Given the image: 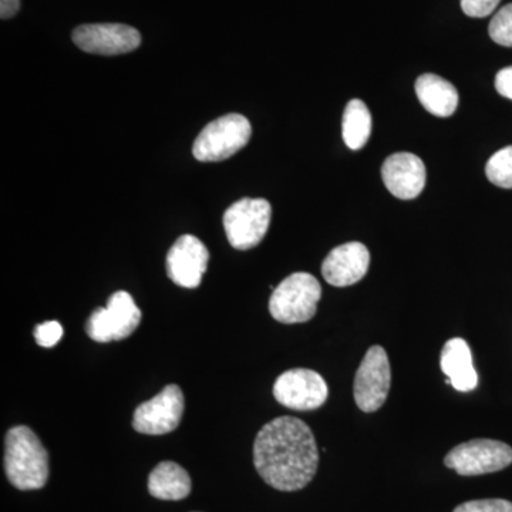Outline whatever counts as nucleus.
Instances as JSON below:
<instances>
[{
    "instance_id": "f257e3e1",
    "label": "nucleus",
    "mask_w": 512,
    "mask_h": 512,
    "mask_svg": "<svg viewBox=\"0 0 512 512\" xmlns=\"http://www.w3.org/2000/svg\"><path fill=\"white\" fill-rule=\"evenodd\" d=\"M254 464L262 480L275 490H302L319 467L318 444L311 427L296 417L269 421L256 436Z\"/></svg>"
},
{
    "instance_id": "f03ea898",
    "label": "nucleus",
    "mask_w": 512,
    "mask_h": 512,
    "mask_svg": "<svg viewBox=\"0 0 512 512\" xmlns=\"http://www.w3.org/2000/svg\"><path fill=\"white\" fill-rule=\"evenodd\" d=\"M5 473L22 491L40 490L49 480V454L29 427H13L6 434Z\"/></svg>"
},
{
    "instance_id": "7ed1b4c3",
    "label": "nucleus",
    "mask_w": 512,
    "mask_h": 512,
    "mask_svg": "<svg viewBox=\"0 0 512 512\" xmlns=\"http://www.w3.org/2000/svg\"><path fill=\"white\" fill-rule=\"evenodd\" d=\"M322 286L308 272H296L284 279L272 292L269 312L285 325L309 322L318 311Z\"/></svg>"
},
{
    "instance_id": "20e7f679",
    "label": "nucleus",
    "mask_w": 512,
    "mask_h": 512,
    "mask_svg": "<svg viewBox=\"0 0 512 512\" xmlns=\"http://www.w3.org/2000/svg\"><path fill=\"white\" fill-rule=\"evenodd\" d=\"M252 136L251 123L242 114L231 113L211 121L195 138L192 154L201 163H218L242 150Z\"/></svg>"
},
{
    "instance_id": "39448f33",
    "label": "nucleus",
    "mask_w": 512,
    "mask_h": 512,
    "mask_svg": "<svg viewBox=\"0 0 512 512\" xmlns=\"http://www.w3.org/2000/svg\"><path fill=\"white\" fill-rule=\"evenodd\" d=\"M271 204L264 198H242L225 211L224 228L232 248L248 251L261 244L271 225Z\"/></svg>"
},
{
    "instance_id": "423d86ee",
    "label": "nucleus",
    "mask_w": 512,
    "mask_h": 512,
    "mask_svg": "<svg viewBox=\"0 0 512 512\" xmlns=\"http://www.w3.org/2000/svg\"><path fill=\"white\" fill-rule=\"evenodd\" d=\"M444 464L463 477L497 473L512 464V448L503 441L477 439L458 444Z\"/></svg>"
},
{
    "instance_id": "0eeeda50",
    "label": "nucleus",
    "mask_w": 512,
    "mask_h": 512,
    "mask_svg": "<svg viewBox=\"0 0 512 512\" xmlns=\"http://www.w3.org/2000/svg\"><path fill=\"white\" fill-rule=\"evenodd\" d=\"M143 313L126 291L113 293L106 308H97L87 320L86 332L90 339L100 343L126 339L140 325Z\"/></svg>"
},
{
    "instance_id": "6e6552de",
    "label": "nucleus",
    "mask_w": 512,
    "mask_h": 512,
    "mask_svg": "<svg viewBox=\"0 0 512 512\" xmlns=\"http://www.w3.org/2000/svg\"><path fill=\"white\" fill-rule=\"evenodd\" d=\"M392 386L389 356L382 346H372L360 363L355 377V402L362 412L375 413L386 403Z\"/></svg>"
},
{
    "instance_id": "1a4fd4ad",
    "label": "nucleus",
    "mask_w": 512,
    "mask_h": 512,
    "mask_svg": "<svg viewBox=\"0 0 512 512\" xmlns=\"http://www.w3.org/2000/svg\"><path fill=\"white\" fill-rule=\"evenodd\" d=\"M328 394V384L315 370H288L274 384L276 402L298 412L319 409L325 404Z\"/></svg>"
},
{
    "instance_id": "9d476101",
    "label": "nucleus",
    "mask_w": 512,
    "mask_h": 512,
    "mask_svg": "<svg viewBox=\"0 0 512 512\" xmlns=\"http://www.w3.org/2000/svg\"><path fill=\"white\" fill-rule=\"evenodd\" d=\"M184 413V394L177 384L164 387L134 412V430L148 436H163L180 426Z\"/></svg>"
},
{
    "instance_id": "9b49d317",
    "label": "nucleus",
    "mask_w": 512,
    "mask_h": 512,
    "mask_svg": "<svg viewBox=\"0 0 512 512\" xmlns=\"http://www.w3.org/2000/svg\"><path fill=\"white\" fill-rule=\"evenodd\" d=\"M74 45L92 55L117 56L133 52L141 45L136 28L121 23H94L74 29Z\"/></svg>"
},
{
    "instance_id": "f8f14e48",
    "label": "nucleus",
    "mask_w": 512,
    "mask_h": 512,
    "mask_svg": "<svg viewBox=\"0 0 512 512\" xmlns=\"http://www.w3.org/2000/svg\"><path fill=\"white\" fill-rule=\"evenodd\" d=\"M210 252L194 235H183L174 242L167 255V275L174 284L195 289L207 271Z\"/></svg>"
},
{
    "instance_id": "ddd939ff",
    "label": "nucleus",
    "mask_w": 512,
    "mask_h": 512,
    "mask_svg": "<svg viewBox=\"0 0 512 512\" xmlns=\"http://www.w3.org/2000/svg\"><path fill=\"white\" fill-rule=\"evenodd\" d=\"M383 183L399 200H413L426 187V165L412 153H396L387 157L382 167Z\"/></svg>"
},
{
    "instance_id": "4468645a",
    "label": "nucleus",
    "mask_w": 512,
    "mask_h": 512,
    "mask_svg": "<svg viewBox=\"0 0 512 512\" xmlns=\"http://www.w3.org/2000/svg\"><path fill=\"white\" fill-rule=\"evenodd\" d=\"M370 265L369 249L362 242H348L330 251L322 264V275L329 285L345 288L362 281Z\"/></svg>"
},
{
    "instance_id": "2eb2a0df",
    "label": "nucleus",
    "mask_w": 512,
    "mask_h": 512,
    "mask_svg": "<svg viewBox=\"0 0 512 512\" xmlns=\"http://www.w3.org/2000/svg\"><path fill=\"white\" fill-rule=\"evenodd\" d=\"M440 366L451 386L458 392H471L476 389L478 376L473 365V355L466 340L454 338L448 340L441 352Z\"/></svg>"
},
{
    "instance_id": "dca6fc26",
    "label": "nucleus",
    "mask_w": 512,
    "mask_h": 512,
    "mask_svg": "<svg viewBox=\"0 0 512 512\" xmlns=\"http://www.w3.org/2000/svg\"><path fill=\"white\" fill-rule=\"evenodd\" d=\"M416 94L421 106L437 117L453 116L458 106L456 87L437 74H421L416 80Z\"/></svg>"
},
{
    "instance_id": "f3484780",
    "label": "nucleus",
    "mask_w": 512,
    "mask_h": 512,
    "mask_svg": "<svg viewBox=\"0 0 512 512\" xmlns=\"http://www.w3.org/2000/svg\"><path fill=\"white\" fill-rule=\"evenodd\" d=\"M148 491L158 500H184L191 493V478L180 464L163 461L151 471Z\"/></svg>"
},
{
    "instance_id": "a211bd4d",
    "label": "nucleus",
    "mask_w": 512,
    "mask_h": 512,
    "mask_svg": "<svg viewBox=\"0 0 512 512\" xmlns=\"http://www.w3.org/2000/svg\"><path fill=\"white\" fill-rule=\"evenodd\" d=\"M372 134V114L362 100H350L343 113L342 136L350 150L366 146Z\"/></svg>"
},
{
    "instance_id": "6ab92c4d",
    "label": "nucleus",
    "mask_w": 512,
    "mask_h": 512,
    "mask_svg": "<svg viewBox=\"0 0 512 512\" xmlns=\"http://www.w3.org/2000/svg\"><path fill=\"white\" fill-rule=\"evenodd\" d=\"M488 180L497 187L511 190L512 188V146L497 151L485 165Z\"/></svg>"
},
{
    "instance_id": "aec40b11",
    "label": "nucleus",
    "mask_w": 512,
    "mask_h": 512,
    "mask_svg": "<svg viewBox=\"0 0 512 512\" xmlns=\"http://www.w3.org/2000/svg\"><path fill=\"white\" fill-rule=\"evenodd\" d=\"M488 33L497 45L512 47V3L498 10L491 20Z\"/></svg>"
},
{
    "instance_id": "412c9836",
    "label": "nucleus",
    "mask_w": 512,
    "mask_h": 512,
    "mask_svg": "<svg viewBox=\"0 0 512 512\" xmlns=\"http://www.w3.org/2000/svg\"><path fill=\"white\" fill-rule=\"evenodd\" d=\"M453 512H512V503L500 498L491 500H474L458 505Z\"/></svg>"
},
{
    "instance_id": "4be33fe9",
    "label": "nucleus",
    "mask_w": 512,
    "mask_h": 512,
    "mask_svg": "<svg viewBox=\"0 0 512 512\" xmlns=\"http://www.w3.org/2000/svg\"><path fill=\"white\" fill-rule=\"evenodd\" d=\"M62 338L63 326L56 320H49V322L36 326L35 339L37 345L42 346V348H53Z\"/></svg>"
},
{
    "instance_id": "5701e85b",
    "label": "nucleus",
    "mask_w": 512,
    "mask_h": 512,
    "mask_svg": "<svg viewBox=\"0 0 512 512\" xmlns=\"http://www.w3.org/2000/svg\"><path fill=\"white\" fill-rule=\"evenodd\" d=\"M501 0H461V9L470 18H485L497 9Z\"/></svg>"
},
{
    "instance_id": "b1692460",
    "label": "nucleus",
    "mask_w": 512,
    "mask_h": 512,
    "mask_svg": "<svg viewBox=\"0 0 512 512\" xmlns=\"http://www.w3.org/2000/svg\"><path fill=\"white\" fill-rule=\"evenodd\" d=\"M495 89L505 99L512 100V66L505 67V69L497 73V76H495Z\"/></svg>"
},
{
    "instance_id": "393cba45",
    "label": "nucleus",
    "mask_w": 512,
    "mask_h": 512,
    "mask_svg": "<svg viewBox=\"0 0 512 512\" xmlns=\"http://www.w3.org/2000/svg\"><path fill=\"white\" fill-rule=\"evenodd\" d=\"M20 9V0H0V18H13Z\"/></svg>"
}]
</instances>
